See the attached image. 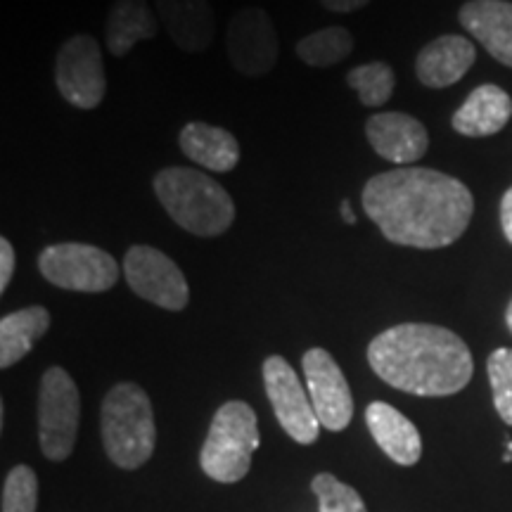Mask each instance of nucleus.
Masks as SVG:
<instances>
[{"instance_id":"obj_21","label":"nucleus","mask_w":512,"mask_h":512,"mask_svg":"<svg viewBox=\"0 0 512 512\" xmlns=\"http://www.w3.org/2000/svg\"><path fill=\"white\" fill-rule=\"evenodd\" d=\"M50 328V313L43 306H27L0 318V368L8 370L34 349Z\"/></svg>"},{"instance_id":"obj_15","label":"nucleus","mask_w":512,"mask_h":512,"mask_svg":"<svg viewBox=\"0 0 512 512\" xmlns=\"http://www.w3.org/2000/svg\"><path fill=\"white\" fill-rule=\"evenodd\" d=\"M467 34L482 43L496 62L512 69V3L508 0H470L458 12Z\"/></svg>"},{"instance_id":"obj_24","label":"nucleus","mask_w":512,"mask_h":512,"mask_svg":"<svg viewBox=\"0 0 512 512\" xmlns=\"http://www.w3.org/2000/svg\"><path fill=\"white\" fill-rule=\"evenodd\" d=\"M311 489L318 496L320 512H368L366 503L354 486L339 482L328 472H320L313 477Z\"/></svg>"},{"instance_id":"obj_6","label":"nucleus","mask_w":512,"mask_h":512,"mask_svg":"<svg viewBox=\"0 0 512 512\" xmlns=\"http://www.w3.org/2000/svg\"><path fill=\"white\" fill-rule=\"evenodd\" d=\"M81 422V394L72 375L60 366L48 368L38 392V439L48 460L72 456Z\"/></svg>"},{"instance_id":"obj_30","label":"nucleus","mask_w":512,"mask_h":512,"mask_svg":"<svg viewBox=\"0 0 512 512\" xmlns=\"http://www.w3.org/2000/svg\"><path fill=\"white\" fill-rule=\"evenodd\" d=\"M342 216H344V223H349V226H354L356 223V214H354V209L349 207L347 200L342 202Z\"/></svg>"},{"instance_id":"obj_20","label":"nucleus","mask_w":512,"mask_h":512,"mask_svg":"<svg viewBox=\"0 0 512 512\" xmlns=\"http://www.w3.org/2000/svg\"><path fill=\"white\" fill-rule=\"evenodd\" d=\"M159 17L147 0H114L105 19V43L114 57H126L133 46L155 38Z\"/></svg>"},{"instance_id":"obj_1","label":"nucleus","mask_w":512,"mask_h":512,"mask_svg":"<svg viewBox=\"0 0 512 512\" xmlns=\"http://www.w3.org/2000/svg\"><path fill=\"white\" fill-rule=\"evenodd\" d=\"M361 204L384 240L415 249L453 245L475 214V200L465 183L422 166L373 176L363 188Z\"/></svg>"},{"instance_id":"obj_17","label":"nucleus","mask_w":512,"mask_h":512,"mask_svg":"<svg viewBox=\"0 0 512 512\" xmlns=\"http://www.w3.org/2000/svg\"><path fill=\"white\" fill-rule=\"evenodd\" d=\"M512 117V98L494 83H484L467 95L453 114V131L467 138H486L501 133Z\"/></svg>"},{"instance_id":"obj_25","label":"nucleus","mask_w":512,"mask_h":512,"mask_svg":"<svg viewBox=\"0 0 512 512\" xmlns=\"http://www.w3.org/2000/svg\"><path fill=\"white\" fill-rule=\"evenodd\" d=\"M38 477L29 465L12 467L3 484V512H36Z\"/></svg>"},{"instance_id":"obj_29","label":"nucleus","mask_w":512,"mask_h":512,"mask_svg":"<svg viewBox=\"0 0 512 512\" xmlns=\"http://www.w3.org/2000/svg\"><path fill=\"white\" fill-rule=\"evenodd\" d=\"M501 228H503L505 240L512 245V188L505 190L501 200Z\"/></svg>"},{"instance_id":"obj_23","label":"nucleus","mask_w":512,"mask_h":512,"mask_svg":"<svg viewBox=\"0 0 512 512\" xmlns=\"http://www.w3.org/2000/svg\"><path fill=\"white\" fill-rule=\"evenodd\" d=\"M349 88H354L358 100L366 107H382L394 95V69L387 62L358 64L347 74Z\"/></svg>"},{"instance_id":"obj_8","label":"nucleus","mask_w":512,"mask_h":512,"mask_svg":"<svg viewBox=\"0 0 512 512\" xmlns=\"http://www.w3.org/2000/svg\"><path fill=\"white\" fill-rule=\"evenodd\" d=\"M55 83L62 98L79 110H95L105 100V62L91 34H76L62 43L55 57Z\"/></svg>"},{"instance_id":"obj_19","label":"nucleus","mask_w":512,"mask_h":512,"mask_svg":"<svg viewBox=\"0 0 512 512\" xmlns=\"http://www.w3.org/2000/svg\"><path fill=\"white\" fill-rule=\"evenodd\" d=\"M178 145L190 162L202 169L228 174L240 164V143L223 126H211L204 121H190L178 133Z\"/></svg>"},{"instance_id":"obj_16","label":"nucleus","mask_w":512,"mask_h":512,"mask_svg":"<svg viewBox=\"0 0 512 512\" xmlns=\"http://www.w3.org/2000/svg\"><path fill=\"white\" fill-rule=\"evenodd\" d=\"M475 60L477 50L465 36L446 34L420 50L415 74L425 88H448L470 72Z\"/></svg>"},{"instance_id":"obj_32","label":"nucleus","mask_w":512,"mask_h":512,"mask_svg":"<svg viewBox=\"0 0 512 512\" xmlns=\"http://www.w3.org/2000/svg\"><path fill=\"white\" fill-rule=\"evenodd\" d=\"M508 453H512V441L508 444Z\"/></svg>"},{"instance_id":"obj_18","label":"nucleus","mask_w":512,"mask_h":512,"mask_svg":"<svg viewBox=\"0 0 512 512\" xmlns=\"http://www.w3.org/2000/svg\"><path fill=\"white\" fill-rule=\"evenodd\" d=\"M366 425L375 444L387 453L394 463L415 465L422 456V439L418 427L401 411L384 401H373L366 408Z\"/></svg>"},{"instance_id":"obj_10","label":"nucleus","mask_w":512,"mask_h":512,"mask_svg":"<svg viewBox=\"0 0 512 512\" xmlns=\"http://www.w3.org/2000/svg\"><path fill=\"white\" fill-rule=\"evenodd\" d=\"M266 396L271 401L275 418L290 439L297 444H316L320 420L313 411L311 396L299 382L297 373L283 356H268L261 366Z\"/></svg>"},{"instance_id":"obj_28","label":"nucleus","mask_w":512,"mask_h":512,"mask_svg":"<svg viewBox=\"0 0 512 512\" xmlns=\"http://www.w3.org/2000/svg\"><path fill=\"white\" fill-rule=\"evenodd\" d=\"M325 10L337 12V15H349V12H356L361 8L370 5V0H320Z\"/></svg>"},{"instance_id":"obj_7","label":"nucleus","mask_w":512,"mask_h":512,"mask_svg":"<svg viewBox=\"0 0 512 512\" xmlns=\"http://www.w3.org/2000/svg\"><path fill=\"white\" fill-rule=\"evenodd\" d=\"M38 271L50 285L69 292L98 294L119 283L117 259L86 242H57L38 256Z\"/></svg>"},{"instance_id":"obj_9","label":"nucleus","mask_w":512,"mask_h":512,"mask_svg":"<svg viewBox=\"0 0 512 512\" xmlns=\"http://www.w3.org/2000/svg\"><path fill=\"white\" fill-rule=\"evenodd\" d=\"M128 287L145 302L166 311H183L190 302V287L181 268L162 249L133 245L124 256Z\"/></svg>"},{"instance_id":"obj_4","label":"nucleus","mask_w":512,"mask_h":512,"mask_svg":"<svg viewBox=\"0 0 512 512\" xmlns=\"http://www.w3.org/2000/svg\"><path fill=\"white\" fill-rule=\"evenodd\" d=\"M102 446L107 458L124 470H138L157 446L155 411L136 382L114 384L102 401Z\"/></svg>"},{"instance_id":"obj_5","label":"nucleus","mask_w":512,"mask_h":512,"mask_svg":"<svg viewBox=\"0 0 512 512\" xmlns=\"http://www.w3.org/2000/svg\"><path fill=\"white\" fill-rule=\"evenodd\" d=\"M259 444V420L254 408L245 401L223 403L214 413L200 451L204 475L221 484L240 482L247 477Z\"/></svg>"},{"instance_id":"obj_14","label":"nucleus","mask_w":512,"mask_h":512,"mask_svg":"<svg viewBox=\"0 0 512 512\" xmlns=\"http://www.w3.org/2000/svg\"><path fill=\"white\" fill-rule=\"evenodd\" d=\"M166 34L185 53H204L214 41L216 17L209 0H155Z\"/></svg>"},{"instance_id":"obj_11","label":"nucleus","mask_w":512,"mask_h":512,"mask_svg":"<svg viewBox=\"0 0 512 512\" xmlns=\"http://www.w3.org/2000/svg\"><path fill=\"white\" fill-rule=\"evenodd\" d=\"M226 53L233 69L249 79H259L275 69L280 43L275 24L264 8H242L230 17Z\"/></svg>"},{"instance_id":"obj_26","label":"nucleus","mask_w":512,"mask_h":512,"mask_svg":"<svg viewBox=\"0 0 512 512\" xmlns=\"http://www.w3.org/2000/svg\"><path fill=\"white\" fill-rule=\"evenodd\" d=\"M494 406L505 425L512 427V349H496L486 363Z\"/></svg>"},{"instance_id":"obj_27","label":"nucleus","mask_w":512,"mask_h":512,"mask_svg":"<svg viewBox=\"0 0 512 512\" xmlns=\"http://www.w3.org/2000/svg\"><path fill=\"white\" fill-rule=\"evenodd\" d=\"M15 247L8 238H0V292L10 287L12 275H15Z\"/></svg>"},{"instance_id":"obj_2","label":"nucleus","mask_w":512,"mask_h":512,"mask_svg":"<svg viewBox=\"0 0 512 512\" xmlns=\"http://www.w3.org/2000/svg\"><path fill=\"white\" fill-rule=\"evenodd\" d=\"M368 363L389 387L415 396L458 394L475 373L463 339L430 323H401L380 332L368 344Z\"/></svg>"},{"instance_id":"obj_31","label":"nucleus","mask_w":512,"mask_h":512,"mask_svg":"<svg viewBox=\"0 0 512 512\" xmlns=\"http://www.w3.org/2000/svg\"><path fill=\"white\" fill-rule=\"evenodd\" d=\"M505 323H508V330L512 332V302L508 304V309H505Z\"/></svg>"},{"instance_id":"obj_13","label":"nucleus","mask_w":512,"mask_h":512,"mask_svg":"<svg viewBox=\"0 0 512 512\" xmlns=\"http://www.w3.org/2000/svg\"><path fill=\"white\" fill-rule=\"evenodd\" d=\"M366 138L382 159L413 164L427 155L430 133L420 119L403 112H380L366 121Z\"/></svg>"},{"instance_id":"obj_22","label":"nucleus","mask_w":512,"mask_h":512,"mask_svg":"<svg viewBox=\"0 0 512 512\" xmlns=\"http://www.w3.org/2000/svg\"><path fill=\"white\" fill-rule=\"evenodd\" d=\"M354 46V34L347 27H325L304 36L294 46V53H297V57L304 64H309V67L325 69L347 60L354 53Z\"/></svg>"},{"instance_id":"obj_12","label":"nucleus","mask_w":512,"mask_h":512,"mask_svg":"<svg viewBox=\"0 0 512 512\" xmlns=\"http://www.w3.org/2000/svg\"><path fill=\"white\" fill-rule=\"evenodd\" d=\"M302 370L320 427L330 432L347 430L354 418V396L339 363L330 351L313 347L302 358Z\"/></svg>"},{"instance_id":"obj_3","label":"nucleus","mask_w":512,"mask_h":512,"mask_svg":"<svg viewBox=\"0 0 512 512\" xmlns=\"http://www.w3.org/2000/svg\"><path fill=\"white\" fill-rule=\"evenodd\" d=\"M155 195L185 233L219 238L235 221V202L214 178L190 166H166L155 176Z\"/></svg>"}]
</instances>
